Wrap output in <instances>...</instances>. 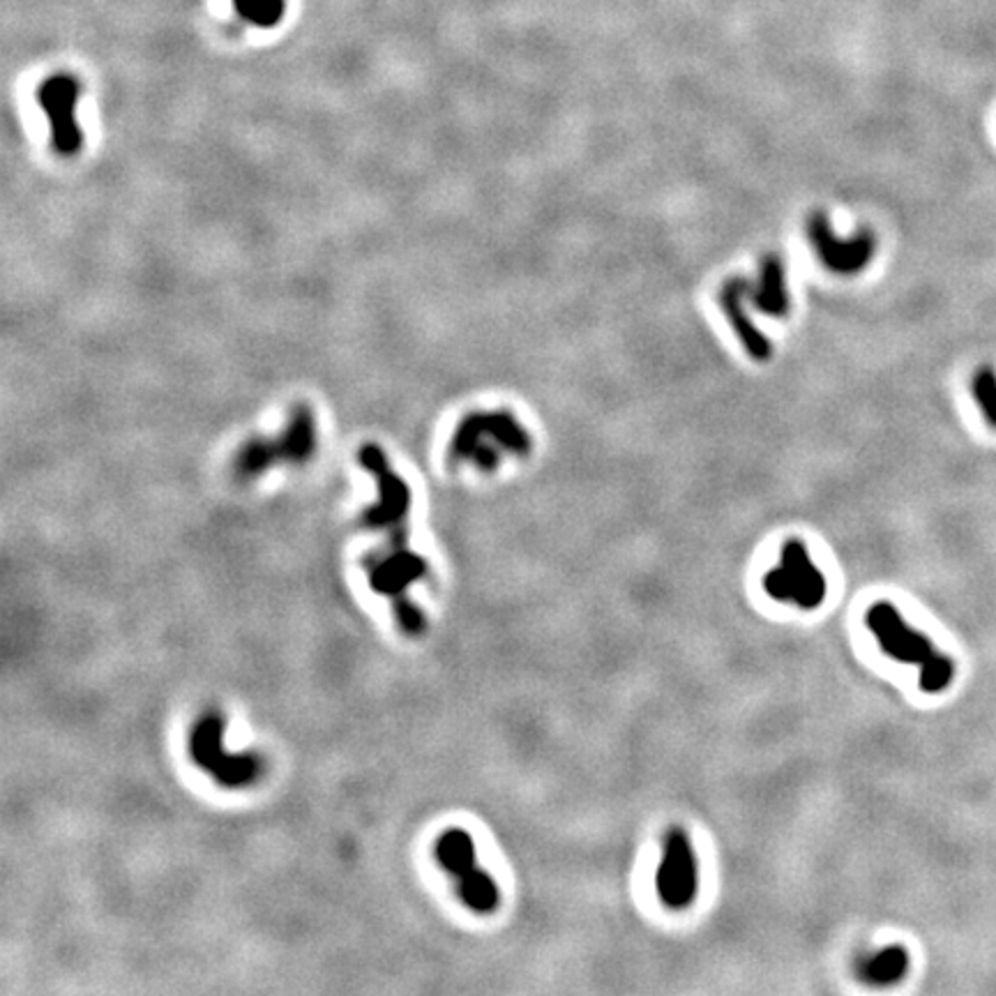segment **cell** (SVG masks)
Returning a JSON list of instances; mask_svg holds the SVG:
<instances>
[{"instance_id": "12", "label": "cell", "mask_w": 996, "mask_h": 996, "mask_svg": "<svg viewBox=\"0 0 996 996\" xmlns=\"http://www.w3.org/2000/svg\"><path fill=\"white\" fill-rule=\"evenodd\" d=\"M782 568L789 572L795 595L793 603L801 609H816L826 597V577L818 570L803 542L789 540L782 547Z\"/></svg>"}, {"instance_id": "1", "label": "cell", "mask_w": 996, "mask_h": 996, "mask_svg": "<svg viewBox=\"0 0 996 996\" xmlns=\"http://www.w3.org/2000/svg\"><path fill=\"white\" fill-rule=\"evenodd\" d=\"M534 448L528 430L511 411H473L450 438V459L473 463L480 471H496L503 457H526Z\"/></svg>"}, {"instance_id": "16", "label": "cell", "mask_w": 996, "mask_h": 996, "mask_svg": "<svg viewBox=\"0 0 996 996\" xmlns=\"http://www.w3.org/2000/svg\"><path fill=\"white\" fill-rule=\"evenodd\" d=\"M971 390H973V397H976V402L981 404L985 417L996 427V371L989 367H983L981 371H976Z\"/></svg>"}, {"instance_id": "15", "label": "cell", "mask_w": 996, "mask_h": 996, "mask_svg": "<svg viewBox=\"0 0 996 996\" xmlns=\"http://www.w3.org/2000/svg\"><path fill=\"white\" fill-rule=\"evenodd\" d=\"M236 14L259 28H275L284 19L286 0H233Z\"/></svg>"}, {"instance_id": "4", "label": "cell", "mask_w": 996, "mask_h": 996, "mask_svg": "<svg viewBox=\"0 0 996 996\" xmlns=\"http://www.w3.org/2000/svg\"><path fill=\"white\" fill-rule=\"evenodd\" d=\"M317 453V420L307 404H294L277 436L250 438L233 459L238 480H254L279 463H305Z\"/></svg>"}, {"instance_id": "6", "label": "cell", "mask_w": 996, "mask_h": 996, "mask_svg": "<svg viewBox=\"0 0 996 996\" xmlns=\"http://www.w3.org/2000/svg\"><path fill=\"white\" fill-rule=\"evenodd\" d=\"M438 866L457 881V895L473 914L490 916L499 909L501 891L496 881L478 868L473 837L463 828L440 833L434 847Z\"/></svg>"}, {"instance_id": "9", "label": "cell", "mask_w": 996, "mask_h": 996, "mask_svg": "<svg viewBox=\"0 0 996 996\" xmlns=\"http://www.w3.org/2000/svg\"><path fill=\"white\" fill-rule=\"evenodd\" d=\"M655 889L660 902L672 912L688 909L697 897V858L683 828H672L664 837Z\"/></svg>"}, {"instance_id": "14", "label": "cell", "mask_w": 996, "mask_h": 996, "mask_svg": "<svg viewBox=\"0 0 996 996\" xmlns=\"http://www.w3.org/2000/svg\"><path fill=\"white\" fill-rule=\"evenodd\" d=\"M909 971V953L902 946H889L858 964V976L870 985H893Z\"/></svg>"}, {"instance_id": "8", "label": "cell", "mask_w": 996, "mask_h": 996, "mask_svg": "<svg viewBox=\"0 0 996 996\" xmlns=\"http://www.w3.org/2000/svg\"><path fill=\"white\" fill-rule=\"evenodd\" d=\"M35 95L49 121L54 152L60 158H75L83 148V131L77 121L81 81L70 72H58L44 79Z\"/></svg>"}, {"instance_id": "7", "label": "cell", "mask_w": 996, "mask_h": 996, "mask_svg": "<svg viewBox=\"0 0 996 996\" xmlns=\"http://www.w3.org/2000/svg\"><path fill=\"white\" fill-rule=\"evenodd\" d=\"M360 467L374 476L379 501L369 505L363 513V526L369 530H383L390 536H409V515H411V486L409 482L392 469L386 453L367 443L358 453Z\"/></svg>"}, {"instance_id": "11", "label": "cell", "mask_w": 996, "mask_h": 996, "mask_svg": "<svg viewBox=\"0 0 996 996\" xmlns=\"http://www.w3.org/2000/svg\"><path fill=\"white\" fill-rule=\"evenodd\" d=\"M734 282L745 302L755 307L759 314L770 319H782L791 312L789 277L780 256H766L755 279L739 275L734 277Z\"/></svg>"}, {"instance_id": "5", "label": "cell", "mask_w": 996, "mask_h": 996, "mask_svg": "<svg viewBox=\"0 0 996 996\" xmlns=\"http://www.w3.org/2000/svg\"><path fill=\"white\" fill-rule=\"evenodd\" d=\"M227 720L219 711H206L190 729L187 752L196 768L227 789H245L263 775V759L256 752H229L225 745Z\"/></svg>"}, {"instance_id": "17", "label": "cell", "mask_w": 996, "mask_h": 996, "mask_svg": "<svg viewBox=\"0 0 996 996\" xmlns=\"http://www.w3.org/2000/svg\"><path fill=\"white\" fill-rule=\"evenodd\" d=\"M764 588L770 597H775V600L778 603H793V595H795V588H793V582L789 577V572L780 565V568H772L766 572V577H764Z\"/></svg>"}, {"instance_id": "13", "label": "cell", "mask_w": 996, "mask_h": 996, "mask_svg": "<svg viewBox=\"0 0 996 996\" xmlns=\"http://www.w3.org/2000/svg\"><path fill=\"white\" fill-rule=\"evenodd\" d=\"M720 305H722L724 317L729 319V323H732L736 337H741V342H743V346H745V351L749 353V356L757 358V360H766L770 356V342L762 335V330L755 325V321H752V317L747 314V302L741 296L734 279H729L722 286Z\"/></svg>"}, {"instance_id": "2", "label": "cell", "mask_w": 996, "mask_h": 996, "mask_svg": "<svg viewBox=\"0 0 996 996\" xmlns=\"http://www.w3.org/2000/svg\"><path fill=\"white\" fill-rule=\"evenodd\" d=\"M367 582L374 593L392 600V611L402 632L409 637L423 634L427 621L423 611L409 597V588L427 577V561L409 547V538H388L386 547L371 551L363 561Z\"/></svg>"}, {"instance_id": "3", "label": "cell", "mask_w": 996, "mask_h": 996, "mask_svg": "<svg viewBox=\"0 0 996 996\" xmlns=\"http://www.w3.org/2000/svg\"><path fill=\"white\" fill-rule=\"evenodd\" d=\"M866 623L870 632L877 637L879 646L885 655H891L893 660L900 662L916 664L920 669L918 685L923 692L937 695L948 688L955 674L953 660L937 653L932 641L906 623L895 609V605L874 603L868 609Z\"/></svg>"}, {"instance_id": "10", "label": "cell", "mask_w": 996, "mask_h": 996, "mask_svg": "<svg viewBox=\"0 0 996 996\" xmlns=\"http://www.w3.org/2000/svg\"><path fill=\"white\" fill-rule=\"evenodd\" d=\"M808 238L818 261L837 275H858L872 263L877 240L872 231L837 236L826 215L816 213L808 221Z\"/></svg>"}]
</instances>
